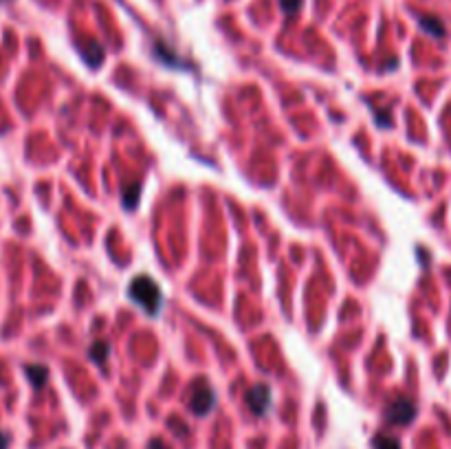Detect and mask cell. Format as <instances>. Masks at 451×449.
Here are the masks:
<instances>
[{
  "label": "cell",
  "instance_id": "obj_1",
  "mask_svg": "<svg viewBox=\"0 0 451 449\" xmlns=\"http://www.w3.org/2000/svg\"><path fill=\"white\" fill-rule=\"evenodd\" d=\"M128 298H130L139 309H144L146 315L154 317L161 313L163 306V291L150 276H137L128 285Z\"/></svg>",
  "mask_w": 451,
  "mask_h": 449
},
{
  "label": "cell",
  "instance_id": "obj_2",
  "mask_svg": "<svg viewBox=\"0 0 451 449\" xmlns=\"http://www.w3.org/2000/svg\"><path fill=\"white\" fill-rule=\"evenodd\" d=\"M218 401L216 390L205 379H196L189 388V409L196 416H207Z\"/></svg>",
  "mask_w": 451,
  "mask_h": 449
},
{
  "label": "cell",
  "instance_id": "obj_3",
  "mask_svg": "<svg viewBox=\"0 0 451 449\" xmlns=\"http://www.w3.org/2000/svg\"><path fill=\"white\" fill-rule=\"evenodd\" d=\"M383 414H385V421H388L390 425H409V423L416 418L418 407L414 401L407 399V396H398V399H394L385 405Z\"/></svg>",
  "mask_w": 451,
  "mask_h": 449
},
{
  "label": "cell",
  "instance_id": "obj_4",
  "mask_svg": "<svg viewBox=\"0 0 451 449\" xmlns=\"http://www.w3.org/2000/svg\"><path fill=\"white\" fill-rule=\"evenodd\" d=\"M244 401H247V407L255 416H264V414H269L271 405H273V392H271L266 383H257V386L247 390Z\"/></svg>",
  "mask_w": 451,
  "mask_h": 449
},
{
  "label": "cell",
  "instance_id": "obj_5",
  "mask_svg": "<svg viewBox=\"0 0 451 449\" xmlns=\"http://www.w3.org/2000/svg\"><path fill=\"white\" fill-rule=\"evenodd\" d=\"M88 357L93 359V362H95L99 368H104V366L108 364V357H110V341H108V339H97V341L88 348Z\"/></svg>",
  "mask_w": 451,
  "mask_h": 449
},
{
  "label": "cell",
  "instance_id": "obj_6",
  "mask_svg": "<svg viewBox=\"0 0 451 449\" xmlns=\"http://www.w3.org/2000/svg\"><path fill=\"white\" fill-rule=\"evenodd\" d=\"M418 24H420V29L425 33H429L434 37H445V24L441 18H436V16H420L418 18Z\"/></svg>",
  "mask_w": 451,
  "mask_h": 449
},
{
  "label": "cell",
  "instance_id": "obj_7",
  "mask_svg": "<svg viewBox=\"0 0 451 449\" xmlns=\"http://www.w3.org/2000/svg\"><path fill=\"white\" fill-rule=\"evenodd\" d=\"M24 372H27V377H29L31 386L35 390H40L46 383V379H49V370L44 366H27V368H24Z\"/></svg>",
  "mask_w": 451,
  "mask_h": 449
},
{
  "label": "cell",
  "instance_id": "obj_8",
  "mask_svg": "<svg viewBox=\"0 0 451 449\" xmlns=\"http://www.w3.org/2000/svg\"><path fill=\"white\" fill-rule=\"evenodd\" d=\"M82 56L86 58L90 67H97V64L104 60V46L99 42H88V49H82Z\"/></svg>",
  "mask_w": 451,
  "mask_h": 449
},
{
  "label": "cell",
  "instance_id": "obj_9",
  "mask_svg": "<svg viewBox=\"0 0 451 449\" xmlns=\"http://www.w3.org/2000/svg\"><path fill=\"white\" fill-rule=\"evenodd\" d=\"M372 449H401V441L390 434H377L372 439Z\"/></svg>",
  "mask_w": 451,
  "mask_h": 449
},
{
  "label": "cell",
  "instance_id": "obj_10",
  "mask_svg": "<svg viewBox=\"0 0 451 449\" xmlns=\"http://www.w3.org/2000/svg\"><path fill=\"white\" fill-rule=\"evenodd\" d=\"M137 201H139V185L135 183V185L128 187V192L124 194V205H126L128 210H133L135 205H137Z\"/></svg>",
  "mask_w": 451,
  "mask_h": 449
},
{
  "label": "cell",
  "instance_id": "obj_11",
  "mask_svg": "<svg viewBox=\"0 0 451 449\" xmlns=\"http://www.w3.org/2000/svg\"><path fill=\"white\" fill-rule=\"evenodd\" d=\"M304 0H280L282 9H284V14H295V11H300Z\"/></svg>",
  "mask_w": 451,
  "mask_h": 449
},
{
  "label": "cell",
  "instance_id": "obj_12",
  "mask_svg": "<svg viewBox=\"0 0 451 449\" xmlns=\"http://www.w3.org/2000/svg\"><path fill=\"white\" fill-rule=\"evenodd\" d=\"M146 449H170V447H167L161 439H152V441L146 445Z\"/></svg>",
  "mask_w": 451,
  "mask_h": 449
},
{
  "label": "cell",
  "instance_id": "obj_13",
  "mask_svg": "<svg viewBox=\"0 0 451 449\" xmlns=\"http://www.w3.org/2000/svg\"><path fill=\"white\" fill-rule=\"evenodd\" d=\"M11 443V436L7 432H0V449H9Z\"/></svg>",
  "mask_w": 451,
  "mask_h": 449
}]
</instances>
